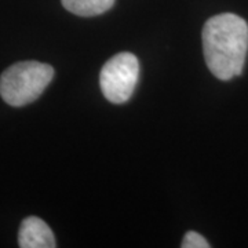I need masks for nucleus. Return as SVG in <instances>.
I'll return each mask as SVG.
<instances>
[{
    "mask_svg": "<svg viewBox=\"0 0 248 248\" xmlns=\"http://www.w3.org/2000/svg\"><path fill=\"white\" fill-rule=\"evenodd\" d=\"M140 78V62L131 53H119L102 66L99 86L104 97L112 104L127 102Z\"/></svg>",
    "mask_w": 248,
    "mask_h": 248,
    "instance_id": "nucleus-3",
    "label": "nucleus"
},
{
    "mask_svg": "<svg viewBox=\"0 0 248 248\" xmlns=\"http://www.w3.org/2000/svg\"><path fill=\"white\" fill-rule=\"evenodd\" d=\"M203 51L210 72L219 80L240 76L248 51V25L239 16L211 17L203 28Z\"/></svg>",
    "mask_w": 248,
    "mask_h": 248,
    "instance_id": "nucleus-1",
    "label": "nucleus"
},
{
    "mask_svg": "<svg viewBox=\"0 0 248 248\" xmlns=\"http://www.w3.org/2000/svg\"><path fill=\"white\" fill-rule=\"evenodd\" d=\"M54 78V68L37 61L17 62L0 76V95L11 107H25L43 94Z\"/></svg>",
    "mask_w": 248,
    "mask_h": 248,
    "instance_id": "nucleus-2",
    "label": "nucleus"
},
{
    "mask_svg": "<svg viewBox=\"0 0 248 248\" xmlns=\"http://www.w3.org/2000/svg\"><path fill=\"white\" fill-rule=\"evenodd\" d=\"M18 246L21 248H54L55 237L50 226L37 217L25 218L18 233Z\"/></svg>",
    "mask_w": 248,
    "mask_h": 248,
    "instance_id": "nucleus-4",
    "label": "nucleus"
},
{
    "mask_svg": "<svg viewBox=\"0 0 248 248\" xmlns=\"http://www.w3.org/2000/svg\"><path fill=\"white\" fill-rule=\"evenodd\" d=\"M62 6L79 17H95L107 13L115 4V0H61Z\"/></svg>",
    "mask_w": 248,
    "mask_h": 248,
    "instance_id": "nucleus-5",
    "label": "nucleus"
},
{
    "mask_svg": "<svg viewBox=\"0 0 248 248\" xmlns=\"http://www.w3.org/2000/svg\"><path fill=\"white\" fill-rule=\"evenodd\" d=\"M181 247L182 248H208L210 247V243L204 239L200 233L190 231V232H187L185 236H184V240H182Z\"/></svg>",
    "mask_w": 248,
    "mask_h": 248,
    "instance_id": "nucleus-6",
    "label": "nucleus"
}]
</instances>
